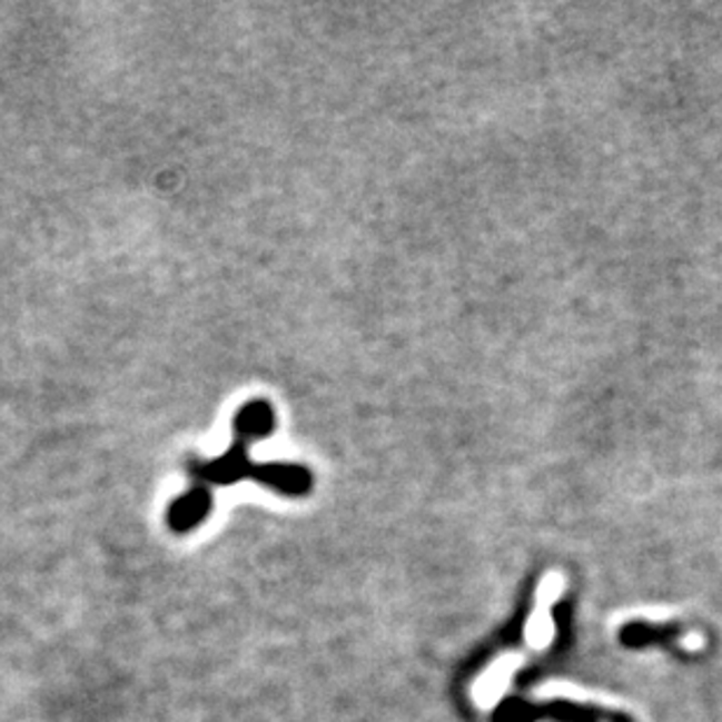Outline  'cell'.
I'll use <instances>...</instances> for the list:
<instances>
[{"mask_svg":"<svg viewBox=\"0 0 722 722\" xmlns=\"http://www.w3.org/2000/svg\"><path fill=\"white\" fill-rule=\"evenodd\" d=\"M253 461L248 456V445L235 437L231 447L214 458V461H199L190 465V475L195 477V484L199 486H229L241 479H250L253 473Z\"/></svg>","mask_w":722,"mask_h":722,"instance_id":"1","label":"cell"},{"mask_svg":"<svg viewBox=\"0 0 722 722\" xmlns=\"http://www.w3.org/2000/svg\"><path fill=\"white\" fill-rule=\"evenodd\" d=\"M250 479L281 496H307L314 486L311 473L297 463H255Z\"/></svg>","mask_w":722,"mask_h":722,"instance_id":"2","label":"cell"},{"mask_svg":"<svg viewBox=\"0 0 722 722\" xmlns=\"http://www.w3.org/2000/svg\"><path fill=\"white\" fill-rule=\"evenodd\" d=\"M211 507H214L211 492H208L206 486L195 484L190 492H185L171 503L167 512V524L174 533H190L199 524H204L208 515H211Z\"/></svg>","mask_w":722,"mask_h":722,"instance_id":"3","label":"cell"},{"mask_svg":"<svg viewBox=\"0 0 722 722\" xmlns=\"http://www.w3.org/2000/svg\"><path fill=\"white\" fill-rule=\"evenodd\" d=\"M274 426H276L274 407L267 400H250L235 416V437L250 445L255 439L271 435Z\"/></svg>","mask_w":722,"mask_h":722,"instance_id":"4","label":"cell"}]
</instances>
